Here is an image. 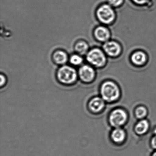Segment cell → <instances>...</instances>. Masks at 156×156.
Here are the masks:
<instances>
[{
	"instance_id": "1",
	"label": "cell",
	"mask_w": 156,
	"mask_h": 156,
	"mask_svg": "<svg viewBox=\"0 0 156 156\" xmlns=\"http://www.w3.org/2000/svg\"><path fill=\"white\" fill-rule=\"evenodd\" d=\"M100 93L101 97L107 103L116 102L121 96L119 87L115 83L111 81H107L102 84Z\"/></svg>"
},
{
	"instance_id": "2",
	"label": "cell",
	"mask_w": 156,
	"mask_h": 156,
	"mask_svg": "<svg viewBox=\"0 0 156 156\" xmlns=\"http://www.w3.org/2000/svg\"><path fill=\"white\" fill-rule=\"evenodd\" d=\"M128 118V115L126 110L121 108H117L109 113L108 121L113 128L123 127L127 122Z\"/></svg>"
},
{
	"instance_id": "3",
	"label": "cell",
	"mask_w": 156,
	"mask_h": 156,
	"mask_svg": "<svg viewBox=\"0 0 156 156\" xmlns=\"http://www.w3.org/2000/svg\"><path fill=\"white\" fill-rule=\"evenodd\" d=\"M57 77L61 83L64 84L73 83L77 78L75 69L68 66H64L60 68L57 72Z\"/></svg>"
},
{
	"instance_id": "4",
	"label": "cell",
	"mask_w": 156,
	"mask_h": 156,
	"mask_svg": "<svg viewBox=\"0 0 156 156\" xmlns=\"http://www.w3.org/2000/svg\"><path fill=\"white\" fill-rule=\"evenodd\" d=\"M97 16L102 23L108 24L114 21L115 13L112 7L108 4H104L97 11Z\"/></svg>"
},
{
	"instance_id": "5",
	"label": "cell",
	"mask_w": 156,
	"mask_h": 156,
	"mask_svg": "<svg viewBox=\"0 0 156 156\" xmlns=\"http://www.w3.org/2000/svg\"><path fill=\"white\" fill-rule=\"evenodd\" d=\"M87 62L96 67L103 66L106 62V58L104 53L100 49L95 48L91 50L87 56Z\"/></svg>"
},
{
	"instance_id": "6",
	"label": "cell",
	"mask_w": 156,
	"mask_h": 156,
	"mask_svg": "<svg viewBox=\"0 0 156 156\" xmlns=\"http://www.w3.org/2000/svg\"><path fill=\"white\" fill-rule=\"evenodd\" d=\"M106 103L102 97H94L88 101L87 109L93 115H99L105 110L106 106Z\"/></svg>"
},
{
	"instance_id": "7",
	"label": "cell",
	"mask_w": 156,
	"mask_h": 156,
	"mask_svg": "<svg viewBox=\"0 0 156 156\" xmlns=\"http://www.w3.org/2000/svg\"><path fill=\"white\" fill-rule=\"evenodd\" d=\"M78 73L81 80L86 83L92 82L95 76V72L94 68L87 65L80 68Z\"/></svg>"
},
{
	"instance_id": "8",
	"label": "cell",
	"mask_w": 156,
	"mask_h": 156,
	"mask_svg": "<svg viewBox=\"0 0 156 156\" xmlns=\"http://www.w3.org/2000/svg\"><path fill=\"white\" fill-rule=\"evenodd\" d=\"M126 132L123 127L113 128L110 133V137L113 142L120 145L125 142L126 139Z\"/></svg>"
},
{
	"instance_id": "9",
	"label": "cell",
	"mask_w": 156,
	"mask_h": 156,
	"mask_svg": "<svg viewBox=\"0 0 156 156\" xmlns=\"http://www.w3.org/2000/svg\"><path fill=\"white\" fill-rule=\"evenodd\" d=\"M103 49L105 52L112 57H115L120 54L121 52L120 45L116 42L107 41L104 44Z\"/></svg>"
},
{
	"instance_id": "10",
	"label": "cell",
	"mask_w": 156,
	"mask_h": 156,
	"mask_svg": "<svg viewBox=\"0 0 156 156\" xmlns=\"http://www.w3.org/2000/svg\"><path fill=\"white\" fill-rule=\"evenodd\" d=\"M150 127L149 122L147 119H143L139 120L135 125L134 130L138 136H143L148 132Z\"/></svg>"
},
{
	"instance_id": "11",
	"label": "cell",
	"mask_w": 156,
	"mask_h": 156,
	"mask_svg": "<svg viewBox=\"0 0 156 156\" xmlns=\"http://www.w3.org/2000/svg\"><path fill=\"white\" fill-rule=\"evenodd\" d=\"M94 35L96 39L99 41L106 42L110 38V32L107 28L99 26L95 30Z\"/></svg>"
},
{
	"instance_id": "12",
	"label": "cell",
	"mask_w": 156,
	"mask_h": 156,
	"mask_svg": "<svg viewBox=\"0 0 156 156\" xmlns=\"http://www.w3.org/2000/svg\"><path fill=\"white\" fill-rule=\"evenodd\" d=\"M147 55L142 51H136L131 55L132 62L136 65H142L147 61Z\"/></svg>"
},
{
	"instance_id": "13",
	"label": "cell",
	"mask_w": 156,
	"mask_h": 156,
	"mask_svg": "<svg viewBox=\"0 0 156 156\" xmlns=\"http://www.w3.org/2000/svg\"><path fill=\"white\" fill-rule=\"evenodd\" d=\"M53 59L57 64L63 65L67 62L68 56L65 52L58 51L54 54Z\"/></svg>"
},
{
	"instance_id": "14",
	"label": "cell",
	"mask_w": 156,
	"mask_h": 156,
	"mask_svg": "<svg viewBox=\"0 0 156 156\" xmlns=\"http://www.w3.org/2000/svg\"><path fill=\"white\" fill-rule=\"evenodd\" d=\"M135 116L138 119H145L148 115V110L146 107L143 105H140L137 107L135 109Z\"/></svg>"
},
{
	"instance_id": "15",
	"label": "cell",
	"mask_w": 156,
	"mask_h": 156,
	"mask_svg": "<svg viewBox=\"0 0 156 156\" xmlns=\"http://www.w3.org/2000/svg\"><path fill=\"white\" fill-rule=\"evenodd\" d=\"M75 49L78 54L83 55L88 51V45L85 42H78L76 44Z\"/></svg>"
},
{
	"instance_id": "16",
	"label": "cell",
	"mask_w": 156,
	"mask_h": 156,
	"mask_svg": "<svg viewBox=\"0 0 156 156\" xmlns=\"http://www.w3.org/2000/svg\"><path fill=\"white\" fill-rule=\"evenodd\" d=\"M83 58L78 55H74L70 58V62L74 65H80L83 63Z\"/></svg>"
},
{
	"instance_id": "17",
	"label": "cell",
	"mask_w": 156,
	"mask_h": 156,
	"mask_svg": "<svg viewBox=\"0 0 156 156\" xmlns=\"http://www.w3.org/2000/svg\"><path fill=\"white\" fill-rule=\"evenodd\" d=\"M109 5L114 7H118L123 3L124 0H108Z\"/></svg>"
},
{
	"instance_id": "18",
	"label": "cell",
	"mask_w": 156,
	"mask_h": 156,
	"mask_svg": "<svg viewBox=\"0 0 156 156\" xmlns=\"http://www.w3.org/2000/svg\"><path fill=\"white\" fill-rule=\"evenodd\" d=\"M150 145L151 148L154 151H156V136H153L151 137V139Z\"/></svg>"
},
{
	"instance_id": "19",
	"label": "cell",
	"mask_w": 156,
	"mask_h": 156,
	"mask_svg": "<svg viewBox=\"0 0 156 156\" xmlns=\"http://www.w3.org/2000/svg\"><path fill=\"white\" fill-rule=\"evenodd\" d=\"M149 1V0H132V1L138 5H143V4H146Z\"/></svg>"
},
{
	"instance_id": "20",
	"label": "cell",
	"mask_w": 156,
	"mask_h": 156,
	"mask_svg": "<svg viewBox=\"0 0 156 156\" xmlns=\"http://www.w3.org/2000/svg\"><path fill=\"white\" fill-rule=\"evenodd\" d=\"M6 83V79L4 76L1 75V86L2 87Z\"/></svg>"
},
{
	"instance_id": "21",
	"label": "cell",
	"mask_w": 156,
	"mask_h": 156,
	"mask_svg": "<svg viewBox=\"0 0 156 156\" xmlns=\"http://www.w3.org/2000/svg\"><path fill=\"white\" fill-rule=\"evenodd\" d=\"M152 134H153V136H156V127L153 129Z\"/></svg>"
},
{
	"instance_id": "22",
	"label": "cell",
	"mask_w": 156,
	"mask_h": 156,
	"mask_svg": "<svg viewBox=\"0 0 156 156\" xmlns=\"http://www.w3.org/2000/svg\"><path fill=\"white\" fill-rule=\"evenodd\" d=\"M151 156H156V151H155L152 153Z\"/></svg>"
}]
</instances>
